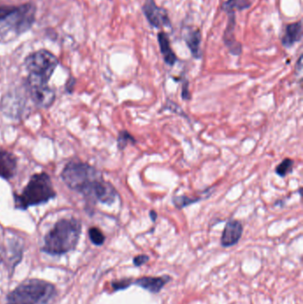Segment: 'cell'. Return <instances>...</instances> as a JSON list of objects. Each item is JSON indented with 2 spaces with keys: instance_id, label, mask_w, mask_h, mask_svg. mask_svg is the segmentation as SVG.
Returning a JSON list of instances; mask_svg holds the SVG:
<instances>
[{
  "instance_id": "cell-13",
  "label": "cell",
  "mask_w": 303,
  "mask_h": 304,
  "mask_svg": "<svg viewBox=\"0 0 303 304\" xmlns=\"http://www.w3.org/2000/svg\"><path fill=\"white\" fill-rule=\"evenodd\" d=\"M303 38V22L302 21L291 23L287 26L285 34L281 39L283 46L290 48Z\"/></svg>"
},
{
  "instance_id": "cell-7",
  "label": "cell",
  "mask_w": 303,
  "mask_h": 304,
  "mask_svg": "<svg viewBox=\"0 0 303 304\" xmlns=\"http://www.w3.org/2000/svg\"><path fill=\"white\" fill-rule=\"evenodd\" d=\"M142 12L150 25L160 29L171 27V21L166 9L158 6L154 0H146L142 6Z\"/></svg>"
},
{
  "instance_id": "cell-19",
  "label": "cell",
  "mask_w": 303,
  "mask_h": 304,
  "mask_svg": "<svg viewBox=\"0 0 303 304\" xmlns=\"http://www.w3.org/2000/svg\"><path fill=\"white\" fill-rule=\"evenodd\" d=\"M129 142L135 143L136 140L127 131H125V130L121 131L119 134H118V137H117V148L121 150H124Z\"/></svg>"
},
{
  "instance_id": "cell-11",
  "label": "cell",
  "mask_w": 303,
  "mask_h": 304,
  "mask_svg": "<svg viewBox=\"0 0 303 304\" xmlns=\"http://www.w3.org/2000/svg\"><path fill=\"white\" fill-rule=\"evenodd\" d=\"M16 159L12 153L0 149V177L11 179L16 172Z\"/></svg>"
},
{
  "instance_id": "cell-9",
  "label": "cell",
  "mask_w": 303,
  "mask_h": 304,
  "mask_svg": "<svg viewBox=\"0 0 303 304\" xmlns=\"http://www.w3.org/2000/svg\"><path fill=\"white\" fill-rule=\"evenodd\" d=\"M243 234V225L240 221L231 220L225 225L223 232L220 238L221 246L230 247L237 245Z\"/></svg>"
},
{
  "instance_id": "cell-17",
  "label": "cell",
  "mask_w": 303,
  "mask_h": 304,
  "mask_svg": "<svg viewBox=\"0 0 303 304\" xmlns=\"http://www.w3.org/2000/svg\"><path fill=\"white\" fill-rule=\"evenodd\" d=\"M294 165H295V161L293 159H286L277 167L276 174L280 177H285L292 172Z\"/></svg>"
},
{
  "instance_id": "cell-21",
  "label": "cell",
  "mask_w": 303,
  "mask_h": 304,
  "mask_svg": "<svg viewBox=\"0 0 303 304\" xmlns=\"http://www.w3.org/2000/svg\"><path fill=\"white\" fill-rule=\"evenodd\" d=\"M112 288H114V290H123L125 288H129L131 285H132V279H123V280H119V281H115L112 282Z\"/></svg>"
},
{
  "instance_id": "cell-10",
  "label": "cell",
  "mask_w": 303,
  "mask_h": 304,
  "mask_svg": "<svg viewBox=\"0 0 303 304\" xmlns=\"http://www.w3.org/2000/svg\"><path fill=\"white\" fill-rule=\"evenodd\" d=\"M228 21L223 35V41L225 46L228 47V50L233 55H239L242 52V46L235 38V26H236L235 13H228Z\"/></svg>"
},
{
  "instance_id": "cell-5",
  "label": "cell",
  "mask_w": 303,
  "mask_h": 304,
  "mask_svg": "<svg viewBox=\"0 0 303 304\" xmlns=\"http://www.w3.org/2000/svg\"><path fill=\"white\" fill-rule=\"evenodd\" d=\"M55 196L49 175L46 173L36 174L31 176L21 194L14 196L15 207L25 210L29 206L46 203Z\"/></svg>"
},
{
  "instance_id": "cell-4",
  "label": "cell",
  "mask_w": 303,
  "mask_h": 304,
  "mask_svg": "<svg viewBox=\"0 0 303 304\" xmlns=\"http://www.w3.org/2000/svg\"><path fill=\"white\" fill-rule=\"evenodd\" d=\"M58 64V59L49 51L39 50L29 54L25 60L26 70L29 72L27 88L48 87V81Z\"/></svg>"
},
{
  "instance_id": "cell-25",
  "label": "cell",
  "mask_w": 303,
  "mask_h": 304,
  "mask_svg": "<svg viewBox=\"0 0 303 304\" xmlns=\"http://www.w3.org/2000/svg\"><path fill=\"white\" fill-rule=\"evenodd\" d=\"M0 261H1V259H0Z\"/></svg>"
},
{
  "instance_id": "cell-12",
  "label": "cell",
  "mask_w": 303,
  "mask_h": 304,
  "mask_svg": "<svg viewBox=\"0 0 303 304\" xmlns=\"http://www.w3.org/2000/svg\"><path fill=\"white\" fill-rule=\"evenodd\" d=\"M170 280V276H163V277H157V278L143 277L141 279H136L134 284L150 293L158 294L166 286V284Z\"/></svg>"
},
{
  "instance_id": "cell-2",
  "label": "cell",
  "mask_w": 303,
  "mask_h": 304,
  "mask_svg": "<svg viewBox=\"0 0 303 304\" xmlns=\"http://www.w3.org/2000/svg\"><path fill=\"white\" fill-rule=\"evenodd\" d=\"M81 233V223L74 218L62 219L45 237L42 248L46 254L61 255L75 248Z\"/></svg>"
},
{
  "instance_id": "cell-16",
  "label": "cell",
  "mask_w": 303,
  "mask_h": 304,
  "mask_svg": "<svg viewBox=\"0 0 303 304\" xmlns=\"http://www.w3.org/2000/svg\"><path fill=\"white\" fill-rule=\"evenodd\" d=\"M252 3L248 0H226L221 8L225 13H236L237 11H243L249 8Z\"/></svg>"
},
{
  "instance_id": "cell-15",
  "label": "cell",
  "mask_w": 303,
  "mask_h": 304,
  "mask_svg": "<svg viewBox=\"0 0 303 304\" xmlns=\"http://www.w3.org/2000/svg\"><path fill=\"white\" fill-rule=\"evenodd\" d=\"M158 41L164 61L169 66H174L175 63L177 62V57H176L175 52L173 51L172 47H171L170 41H169V38H168L167 34L164 31L159 32L158 35Z\"/></svg>"
},
{
  "instance_id": "cell-24",
  "label": "cell",
  "mask_w": 303,
  "mask_h": 304,
  "mask_svg": "<svg viewBox=\"0 0 303 304\" xmlns=\"http://www.w3.org/2000/svg\"><path fill=\"white\" fill-rule=\"evenodd\" d=\"M150 219H151V221H156L157 220V218H158V213L156 211H154V210H151L150 212Z\"/></svg>"
},
{
  "instance_id": "cell-20",
  "label": "cell",
  "mask_w": 303,
  "mask_h": 304,
  "mask_svg": "<svg viewBox=\"0 0 303 304\" xmlns=\"http://www.w3.org/2000/svg\"><path fill=\"white\" fill-rule=\"evenodd\" d=\"M89 238L96 246H101L105 241V236L103 233L96 227H93L89 229Z\"/></svg>"
},
{
  "instance_id": "cell-18",
  "label": "cell",
  "mask_w": 303,
  "mask_h": 304,
  "mask_svg": "<svg viewBox=\"0 0 303 304\" xmlns=\"http://www.w3.org/2000/svg\"><path fill=\"white\" fill-rule=\"evenodd\" d=\"M200 199L198 198H190L188 196H178L175 197L173 199L174 204L178 209L184 208L188 205H191L192 204H195L198 201H200Z\"/></svg>"
},
{
  "instance_id": "cell-1",
  "label": "cell",
  "mask_w": 303,
  "mask_h": 304,
  "mask_svg": "<svg viewBox=\"0 0 303 304\" xmlns=\"http://www.w3.org/2000/svg\"><path fill=\"white\" fill-rule=\"evenodd\" d=\"M36 7L32 4L0 5V41H9L30 29L35 21Z\"/></svg>"
},
{
  "instance_id": "cell-8",
  "label": "cell",
  "mask_w": 303,
  "mask_h": 304,
  "mask_svg": "<svg viewBox=\"0 0 303 304\" xmlns=\"http://www.w3.org/2000/svg\"><path fill=\"white\" fill-rule=\"evenodd\" d=\"M116 196L117 193L115 188L109 183L100 178L94 184L90 192H88L86 197L93 200H97L103 204H111L115 202Z\"/></svg>"
},
{
  "instance_id": "cell-14",
  "label": "cell",
  "mask_w": 303,
  "mask_h": 304,
  "mask_svg": "<svg viewBox=\"0 0 303 304\" xmlns=\"http://www.w3.org/2000/svg\"><path fill=\"white\" fill-rule=\"evenodd\" d=\"M184 40L186 42L193 57L196 59L201 58L202 51L200 46L202 41V35L200 29H189V31L184 36Z\"/></svg>"
},
{
  "instance_id": "cell-3",
  "label": "cell",
  "mask_w": 303,
  "mask_h": 304,
  "mask_svg": "<svg viewBox=\"0 0 303 304\" xmlns=\"http://www.w3.org/2000/svg\"><path fill=\"white\" fill-rule=\"evenodd\" d=\"M56 296L54 285L40 279H29L7 296V304H50Z\"/></svg>"
},
{
  "instance_id": "cell-6",
  "label": "cell",
  "mask_w": 303,
  "mask_h": 304,
  "mask_svg": "<svg viewBox=\"0 0 303 304\" xmlns=\"http://www.w3.org/2000/svg\"><path fill=\"white\" fill-rule=\"evenodd\" d=\"M62 177L68 187L85 196L88 195L96 181L101 178L95 167L80 161H71L67 164Z\"/></svg>"
},
{
  "instance_id": "cell-22",
  "label": "cell",
  "mask_w": 303,
  "mask_h": 304,
  "mask_svg": "<svg viewBox=\"0 0 303 304\" xmlns=\"http://www.w3.org/2000/svg\"><path fill=\"white\" fill-rule=\"evenodd\" d=\"M149 256L145 255V254H141V255H137L133 258V264L136 267L141 266L143 264H145L148 261H149Z\"/></svg>"
},
{
  "instance_id": "cell-23",
  "label": "cell",
  "mask_w": 303,
  "mask_h": 304,
  "mask_svg": "<svg viewBox=\"0 0 303 304\" xmlns=\"http://www.w3.org/2000/svg\"><path fill=\"white\" fill-rule=\"evenodd\" d=\"M182 98L183 100L188 101L191 99V94L189 90V82L186 81L183 85V89H182Z\"/></svg>"
}]
</instances>
